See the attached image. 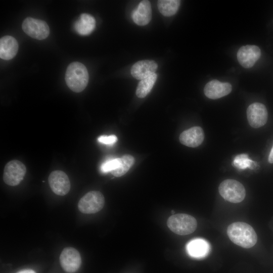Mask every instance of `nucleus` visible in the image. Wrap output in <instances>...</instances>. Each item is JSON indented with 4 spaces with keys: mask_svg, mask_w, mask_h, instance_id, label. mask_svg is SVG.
<instances>
[{
    "mask_svg": "<svg viewBox=\"0 0 273 273\" xmlns=\"http://www.w3.org/2000/svg\"><path fill=\"white\" fill-rule=\"evenodd\" d=\"M229 239L235 244L244 248H250L255 245L257 235L253 228L244 222H235L227 229Z\"/></svg>",
    "mask_w": 273,
    "mask_h": 273,
    "instance_id": "f257e3e1",
    "label": "nucleus"
},
{
    "mask_svg": "<svg viewBox=\"0 0 273 273\" xmlns=\"http://www.w3.org/2000/svg\"><path fill=\"white\" fill-rule=\"evenodd\" d=\"M88 73L86 67L81 63H70L66 69L65 81L73 92L80 93L86 87L88 82Z\"/></svg>",
    "mask_w": 273,
    "mask_h": 273,
    "instance_id": "f03ea898",
    "label": "nucleus"
},
{
    "mask_svg": "<svg viewBox=\"0 0 273 273\" xmlns=\"http://www.w3.org/2000/svg\"><path fill=\"white\" fill-rule=\"evenodd\" d=\"M169 229L179 235H186L193 233L197 228L196 219L192 216L178 213L170 216L167 222Z\"/></svg>",
    "mask_w": 273,
    "mask_h": 273,
    "instance_id": "7ed1b4c3",
    "label": "nucleus"
},
{
    "mask_svg": "<svg viewBox=\"0 0 273 273\" xmlns=\"http://www.w3.org/2000/svg\"><path fill=\"white\" fill-rule=\"evenodd\" d=\"M218 191L225 200L234 203L241 202L246 196L243 185L235 179H228L222 181L219 186Z\"/></svg>",
    "mask_w": 273,
    "mask_h": 273,
    "instance_id": "20e7f679",
    "label": "nucleus"
},
{
    "mask_svg": "<svg viewBox=\"0 0 273 273\" xmlns=\"http://www.w3.org/2000/svg\"><path fill=\"white\" fill-rule=\"evenodd\" d=\"M105 198L99 191H92L85 194L78 203L79 210L84 214H93L100 211L104 207Z\"/></svg>",
    "mask_w": 273,
    "mask_h": 273,
    "instance_id": "39448f33",
    "label": "nucleus"
},
{
    "mask_svg": "<svg viewBox=\"0 0 273 273\" xmlns=\"http://www.w3.org/2000/svg\"><path fill=\"white\" fill-rule=\"evenodd\" d=\"M26 172V168L22 162L17 160H11L5 166L3 180L9 186H16L23 180Z\"/></svg>",
    "mask_w": 273,
    "mask_h": 273,
    "instance_id": "423d86ee",
    "label": "nucleus"
},
{
    "mask_svg": "<svg viewBox=\"0 0 273 273\" xmlns=\"http://www.w3.org/2000/svg\"><path fill=\"white\" fill-rule=\"evenodd\" d=\"M22 28L28 36L38 40L45 39L50 34L49 27L45 21L32 17L24 20Z\"/></svg>",
    "mask_w": 273,
    "mask_h": 273,
    "instance_id": "0eeeda50",
    "label": "nucleus"
},
{
    "mask_svg": "<svg viewBox=\"0 0 273 273\" xmlns=\"http://www.w3.org/2000/svg\"><path fill=\"white\" fill-rule=\"evenodd\" d=\"M59 260L63 269L69 273L76 272L79 268L81 263L79 252L71 247H66L62 250Z\"/></svg>",
    "mask_w": 273,
    "mask_h": 273,
    "instance_id": "6e6552de",
    "label": "nucleus"
},
{
    "mask_svg": "<svg viewBox=\"0 0 273 273\" xmlns=\"http://www.w3.org/2000/svg\"><path fill=\"white\" fill-rule=\"evenodd\" d=\"M49 184L52 191L56 195L64 196L70 189V182L67 175L63 171H52L48 178Z\"/></svg>",
    "mask_w": 273,
    "mask_h": 273,
    "instance_id": "1a4fd4ad",
    "label": "nucleus"
},
{
    "mask_svg": "<svg viewBox=\"0 0 273 273\" xmlns=\"http://www.w3.org/2000/svg\"><path fill=\"white\" fill-rule=\"evenodd\" d=\"M247 117L251 127L257 128L263 126L267 120L266 107L260 103L251 104L247 108Z\"/></svg>",
    "mask_w": 273,
    "mask_h": 273,
    "instance_id": "9d476101",
    "label": "nucleus"
},
{
    "mask_svg": "<svg viewBox=\"0 0 273 273\" xmlns=\"http://www.w3.org/2000/svg\"><path fill=\"white\" fill-rule=\"evenodd\" d=\"M261 55L259 48L254 45L241 47L237 52V59L241 65L245 68L254 66Z\"/></svg>",
    "mask_w": 273,
    "mask_h": 273,
    "instance_id": "9b49d317",
    "label": "nucleus"
},
{
    "mask_svg": "<svg viewBox=\"0 0 273 273\" xmlns=\"http://www.w3.org/2000/svg\"><path fill=\"white\" fill-rule=\"evenodd\" d=\"M232 89V85L230 83L214 79L205 85L204 93L210 99H217L229 94Z\"/></svg>",
    "mask_w": 273,
    "mask_h": 273,
    "instance_id": "f8f14e48",
    "label": "nucleus"
},
{
    "mask_svg": "<svg viewBox=\"0 0 273 273\" xmlns=\"http://www.w3.org/2000/svg\"><path fill=\"white\" fill-rule=\"evenodd\" d=\"M204 139V131L199 126H194L184 131L179 138V141L183 145L192 148L200 145Z\"/></svg>",
    "mask_w": 273,
    "mask_h": 273,
    "instance_id": "ddd939ff",
    "label": "nucleus"
},
{
    "mask_svg": "<svg viewBox=\"0 0 273 273\" xmlns=\"http://www.w3.org/2000/svg\"><path fill=\"white\" fill-rule=\"evenodd\" d=\"M158 68L156 62L145 60L134 63L131 68V74L135 79L142 80L155 73Z\"/></svg>",
    "mask_w": 273,
    "mask_h": 273,
    "instance_id": "4468645a",
    "label": "nucleus"
},
{
    "mask_svg": "<svg viewBox=\"0 0 273 273\" xmlns=\"http://www.w3.org/2000/svg\"><path fill=\"white\" fill-rule=\"evenodd\" d=\"M132 19L140 26L148 24L152 18V9L149 1H142L132 12Z\"/></svg>",
    "mask_w": 273,
    "mask_h": 273,
    "instance_id": "2eb2a0df",
    "label": "nucleus"
},
{
    "mask_svg": "<svg viewBox=\"0 0 273 273\" xmlns=\"http://www.w3.org/2000/svg\"><path fill=\"white\" fill-rule=\"evenodd\" d=\"M18 43L16 39L10 35H6L0 39V57L6 60H11L17 54Z\"/></svg>",
    "mask_w": 273,
    "mask_h": 273,
    "instance_id": "dca6fc26",
    "label": "nucleus"
},
{
    "mask_svg": "<svg viewBox=\"0 0 273 273\" xmlns=\"http://www.w3.org/2000/svg\"><path fill=\"white\" fill-rule=\"evenodd\" d=\"M186 249L189 255L192 257L201 258L205 257L208 254L210 245L203 239H195L187 244Z\"/></svg>",
    "mask_w": 273,
    "mask_h": 273,
    "instance_id": "f3484780",
    "label": "nucleus"
},
{
    "mask_svg": "<svg viewBox=\"0 0 273 273\" xmlns=\"http://www.w3.org/2000/svg\"><path fill=\"white\" fill-rule=\"evenodd\" d=\"M96 27V20L92 15L83 13L75 21L74 28L75 31L81 35L90 34Z\"/></svg>",
    "mask_w": 273,
    "mask_h": 273,
    "instance_id": "a211bd4d",
    "label": "nucleus"
},
{
    "mask_svg": "<svg viewBox=\"0 0 273 273\" xmlns=\"http://www.w3.org/2000/svg\"><path fill=\"white\" fill-rule=\"evenodd\" d=\"M157 78L154 73L147 78L141 80L136 89V95L138 98H145L152 89Z\"/></svg>",
    "mask_w": 273,
    "mask_h": 273,
    "instance_id": "6ab92c4d",
    "label": "nucleus"
},
{
    "mask_svg": "<svg viewBox=\"0 0 273 273\" xmlns=\"http://www.w3.org/2000/svg\"><path fill=\"white\" fill-rule=\"evenodd\" d=\"M180 4L178 0H159L157 6L159 12L165 16H171L177 11Z\"/></svg>",
    "mask_w": 273,
    "mask_h": 273,
    "instance_id": "aec40b11",
    "label": "nucleus"
},
{
    "mask_svg": "<svg viewBox=\"0 0 273 273\" xmlns=\"http://www.w3.org/2000/svg\"><path fill=\"white\" fill-rule=\"evenodd\" d=\"M134 157L128 154L121 157V164L118 168L111 172L116 177H120L125 174L133 165L134 162Z\"/></svg>",
    "mask_w": 273,
    "mask_h": 273,
    "instance_id": "412c9836",
    "label": "nucleus"
},
{
    "mask_svg": "<svg viewBox=\"0 0 273 273\" xmlns=\"http://www.w3.org/2000/svg\"><path fill=\"white\" fill-rule=\"evenodd\" d=\"M255 162L250 159L247 154L243 153L237 155L232 162V165L239 169L244 170L253 168Z\"/></svg>",
    "mask_w": 273,
    "mask_h": 273,
    "instance_id": "4be33fe9",
    "label": "nucleus"
},
{
    "mask_svg": "<svg viewBox=\"0 0 273 273\" xmlns=\"http://www.w3.org/2000/svg\"><path fill=\"white\" fill-rule=\"evenodd\" d=\"M120 164L121 158L109 159L101 165L100 170L103 173L111 172L118 168Z\"/></svg>",
    "mask_w": 273,
    "mask_h": 273,
    "instance_id": "5701e85b",
    "label": "nucleus"
},
{
    "mask_svg": "<svg viewBox=\"0 0 273 273\" xmlns=\"http://www.w3.org/2000/svg\"><path fill=\"white\" fill-rule=\"evenodd\" d=\"M98 141L105 145H112L117 141V138L115 135H101L98 138Z\"/></svg>",
    "mask_w": 273,
    "mask_h": 273,
    "instance_id": "b1692460",
    "label": "nucleus"
},
{
    "mask_svg": "<svg viewBox=\"0 0 273 273\" xmlns=\"http://www.w3.org/2000/svg\"><path fill=\"white\" fill-rule=\"evenodd\" d=\"M268 161L270 163H273V145L268 156Z\"/></svg>",
    "mask_w": 273,
    "mask_h": 273,
    "instance_id": "393cba45",
    "label": "nucleus"
},
{
    "mask_svg": "<svg viewBox=\"0 0 273 273\" xmlns=\"http://www.w3.org/2000/svg\"><path fill=\"white\" fill-rule=\"evenodd\" d=\"M17 273H36L35 271L31 269H25L21 270Z\"/></svg>",
    "mask_w": 273,
    "mask_h": 273,
    "instance_id": "a878e982",
    "label": "nucleus"
},
{
    "mask_svg": "<svg viewBox=\"0 0 273 273\" xmlns=\"http://www.w3.org/2000/svg\"><path fill=\"white\" fill-rule=\"evenodd\" d=\"M171 213H172V214H174V211H173V210H172V211H171Z\"/></svg>",
    "mask_w": 273,
    "mask_h": 273,
    "instance_id": "bb28decb",
    "label": "nucleus"
}]
</instances>
